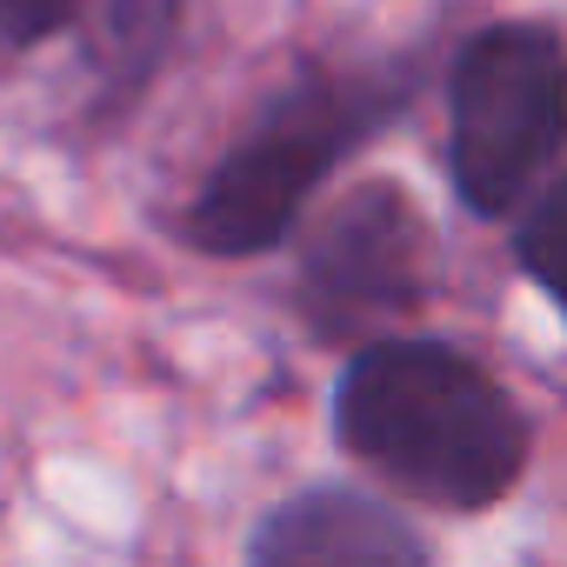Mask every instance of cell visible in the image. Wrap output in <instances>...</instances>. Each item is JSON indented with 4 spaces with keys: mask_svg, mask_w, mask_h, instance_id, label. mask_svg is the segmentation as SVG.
Listing matches in <instances>:
<instances>
[{
    "mask_svg": "<svg viewBox=\"0 0 567 567\" xmlns=\"http://www.w3.org/2000/svg\"><path fill=\"white\" fill-rule=\"evenodd\" d=\"M334 447L421 507L487 514L527 481L534 421L467 348L374 334L334 381Z\"/></svg>",
    "mask_w": 567,
    "mask_h": 567,
    "instance_id": "cell-1",
    "label": "cell"
},
{
    "mask_svg": "<svg viewBox=\"0 0 567 567\" xmlns=\"http://www.w3.org/2000/svg\"><path fill=\"white\" fill-rule=\"evenodd\" d=\"M427 87L421 54H354V61H301L280 81L227 154L200 174L181 240L214 260H260L288 247L308 220L315 194L401 114H414Z\"/></svg>",
    "mask_w": 567,
    "mask_h": 567,
    "instance_id": "cell-2",
    "label": "cell"
},
{
    "mask_svg": "<svg viewBox=\"0 0 567 567\" xmlns=\"http://www.w3.org/2000/svg\"><path fill=\"white\" fill-rule=\"evenodd\" d=\"M447 187L474 220H514L567 161V41L547 21H487L447 54Z\"/></svg>",
    "mask_w": 567,
    "mask_h": 567,
    "instance_id": "cell-3",
    "label": "cell"
},
{
    "mask_svg": "<svg viewBox=\"0 0 567 567\" xmlns=\"http://www.w3.org/2000/svg\"><path fill=\"white\" fill-rule=\"evenodd\" d=\"M301 234L295 308L315 341L361 348L394 321H414L434 295V234L427 214L394 181H354Z\"/></svg>",
    "mask_w": 567,
    "mask_h": 567,
    "instance_id": "cell-4",
    "label": "cell"
},
{
    "mask_svg": "<svg viewBox=\"0 0 567 567\" xmlns=\"http://www.w3.org/2000/svg\"><path fill=\"white\" fill-rule=\"evenodd\" d=\"M240 567H434V540L361 481H308L254 520Z\"/></svg>",
    "mask_w": 567,
    "mask_h": 567,
    "instance_id": "cell-5",
    "label": "cell"
},
{
    "mask_svg": "<svg viewBox=\"0 0 567 567\" xmlns=\"http://www.w3.org/2000/svg\"><path fill=\"white\" fill-rule=\"evenodd\" d=\"M81 68L94 81V121L121 127L154 81L167 74V61L187 41L194 0H87L81 8Z\"/></svg>",
    "mask_w": 567,
    "mask_h": 567,
    "instance_id": "cell-6",
    "label": "cell"
},
{
    "mask_svg": "<svg viewBox=\"0 0 567 567\" xmlns=\"http://www.w3.org/2000/svg\"><path fill=\"white\" fill-rule=\"evenodd\" d=\"M514 267L567 321V174H547L514 214Z\"/></svg>",
    "mask_w": 567,
    "mask_h": 567,
    "instance_id": "cell-7",
    "label": "cell"
},
{
    "mask_svg": "<svg viewBox=\"0 0 567 567\" xmlns=\"http://www.w3.org/2000/svg\"><path fill=\"white\" fill-rule=\"evenodd\" d=\"M87 0H0V74L81 21Z\"/></svg>",
    "mask_w": 567,
    "mask_h": 567,
    "instance_id": "cell-8",
    "label": "cell"
}]
</instances>
